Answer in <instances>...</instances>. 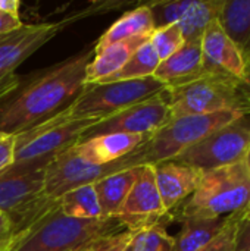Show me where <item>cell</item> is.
<instances>
[{
  "instance_id": "obj_14",
  "label": "cell",
  "mask_w": 250,
  "mask_h": 251,
  "mask_svg": "<svg viewBox=\"0 0 250 251\" xmlns=\"http://www.w3.org/2000/svg\"><path fill=\"white\" fill-rule=\"evenodd\" d=\"M224 0H174L147 3L155 28L178 24L184 40H200L206 26L220 15Z\"/></svg>"
},
{
  "instance_id": "obj_21",
  "label": "cell",
  "mask_w": 250,
  "mask_h": 251,
  "mask_svg": "<svg viewBox=\"0 0 250 251\" xmlns=\"http://www.w3.org/2000/svg\"><path fill=\"white\" fill-rule=\"evenodd\" d=\"M139 171L140 166L122 169L93 184L103 218H116L137 179Z\"/></svg>"
},
{
  "instance_id": "obj_27",
  "label": "cell",
  "mask_w": 250,
  "mask_h": 251,
  "mask_svg": "<svg viewBox=\"0 0 250 251\" xmlns=\"http://www.w3.org/2000/svg\"><path fill=\"white\" fill-rule=\"evenodd\" d=\"M133 251H172L174 237L167 232V225L159 224L137 232L131 243Z\"/></svg>"
},
{
  "instance_id": "obj_20",
  "label": "cell",
  "mask_w": 250,
  "mask_h": 251,
  "mask_svg": "<svg viewBox=\"0 0 250 251\" xmlns=\"http://www.w3.org/2000/svg\"><path fill=\"white\" fill-rule=\"evenodd\" d=\"M149 38L150 37H137L113 43L102 49L100 51L94 53L93 59L90 60L85 69V84L103 81L116 74L118 71H121L122 66L131 57V54Z\"/></svg>"
},
{
  "instance_id": "obj_36",
  "label": "cell",
  "mask_w": 250,
  "mask_h": 251,
  "mask_svg": "<svg viewBox=\"0 0 250 251\" xmlns=\"http://www.w3.org/2000/svg\"><path fill=\"white\" fill-rule=\"evenodd\" d=\"M243 221H250V201L248 203L246 209L243 210Z\"/></svg>"
},
{
  "instance_id": "obj_33",
  "label": "cell",
  "mask_w": 250,
  "mask_h": 251,
  "mask_svg": "<svg viewBox=\"0 0 250 251\" xmlns=\"http://www.w3.org/2000/svg\"><path fill=\"white\" fill-rule=\"evenodd\" d=\"M19 9H21L19 0H0V12L19 18Z\"/></svg>"
},
{
  "instance_id": "obj_31",
  "label": "cell",
  "mask_w": 250,
  "mask_h": 251,
  "mask_svg": "<svg viewBox=\"0 0 250 251\" xmlns=\"http://www.w3.org/2000/svg\"><path fill=\"white\" fill-rule=\"evenodd\" d=\"M234 251H250V221H242L236 234Z\"/></svg>"
},
{
  "instance_id": "obj_5",
  "label": "cell",
  "mask_w": 250,
  "mask_h": 251,
  "mask_svg": "<svg viewBox=\"0 0 250 251\" xmlns=\"http://www.w3.org/2000/svg\"><path fill=\"white\" fill-rule=\"evenodd\" d=\"M124 229L116 218L75 219L65 216L56 204L47 215L15 237L6 251H77L100 237Z\"/></svg>"
},
{
  "instance_id": "obj_38",
  "label": "cell",
  "mask_w": 250,
  "mask_h": 251,
  "mask_svg": "<svg viewBox=\"0 0 250 251\" xmlns=\"http://www.w3.org/2000/svg\"><path fill=\"white\" fill-rule=\"evenodd\" d=\"M125 251H133V249H131V244H130V246L127 247V250H125Z\"/></svg>"
},
{
  "instance_id": "obj_12",
  "label": "cell",
  "mask_w": 250,
  "mask_h": 251,
  "mask_svg": "<svg viewBox=\"0 0 250 251\" xmlns=\"http://www.w3.org/2000/svg\"><path fill=\"white\" fill-rule=\"evenodd\" d=\"M171 119L165 91L136 103L87 129L80 141L105 134H137L153 135Z\"/></svg>"
},
{
  "instance_id": "obj_32",
  "label": "cell",
  "mask_w": 250,
  "mask_h": 251,
  "mask_svg": "<svg viewBox=\"0 0 250 251\" xmlns=\"http://www.w3.org/2000/svg\"><path fill=\"white\" fill-rule=\"evenodd\" d=\"M22 24L24 22L21 21V18H15L4 12H0V35H4L7 32L18 29Z\"/></svg>"
},
{
  "instance_id": "obj_3",
  "label": "cell",
  "mask_w": 250,
  "mask_h": 251,
  "mask_svg": "<svg viewBox=\"0 0 250 251\" xmlns=\"http://www.w3.org/2000/svg\"><path fill=\"white\" fill-rule=\"evenodd\" d=\"M250 201V174L245 159L205 171L196 191L169 213L171 221L215 219L245 210Z\"/></svg>"
},
{
  "instance_id": "obj_17",
  "label": "cell",
  "mask_w": 250,
  "mask_h": 251,
  "mask_svg": "<svg viewBox=\"0 0 250 251\" xmlns=\"http://www.w3.org/2000/svg\"><path fill=\"white\" fill-rule=\"evenodd\" d=\"M152 135L137 134H105L78 141L72 150L85 162L94 165H108L118 162L140 146H143Z\"/></svg>"
},
{
  "instance_id": "obj_23",
  "label": "cell",
  "mask_w": 250,
  "mask_h": 251,
  "mask_svg": "<svg viewBox=\"0 0 250 251\" xmlns=\"http://www.w3.org/2000/svg\"><path fill=\"white\" fill-rule=\"evenodd\" d=\"M217 21L243 54L250 41V0H224Z\"/></svg>"
},
{
  "instance_id": "obj_11",
  "label": "cell",
  "mask_w": 250,
  "mask_h": 251,
  "mask_svg": "<svg viewBox=\"0 0 250 251\" xmlns=\"http://www.w3.org/2000/svg\"><path fill=\"white\" fill-rule=\"evenodd\" d=\"M68 19L60 22L22 24L18 29L0 35V97L13 88L19 79L16 68L49 40L57 35Z\"/></svg>"
},
{
  "instance_id": "obj_25",
  "label": "cell",
  "mask_w": 250,
  "mask_h": 251,
  "mask_svg": "<svg viewBox=\"0 0 250 251\" xmlns=\"http://www.w3.org/2000/svg\"><path fill=\"white\" fill-rule=\"evenodd\" d=\"M161 63V59L158 57L155 49L149 43H143L128 59V62L122 66L121 71L113 74L112 76L103 79L105 82L111 81H122V79H140V78H147L153 76L158 66ZM102 82V81H99Z\"/></svg>"
},
{
  "instance_id": "obj_7",
  "label": "cell",
  "mask_w": 250,
  "mask_h": 251,
  "mask_svg": "<svg viewBox=\"0 0 250 251\" xmlns=\"http://www.w3.org/2000/svg\"><path fill=\"white\" fill-rule=\"evenodd\" d=\"M165 90L167 85L155 76L85 84L83 93L68 110L74 118L103 121Z\"/></svg>"
},
{
  "instance_id": "obj_9",
  "label": "cell",
  "mask_w": 250,
  "mask_h": 251,
  "mask_svg": "<svg viewBox=\"0 0 250 251\" xmlns=\"http://www.w3.org/2000/svg\"><path fill=\"white\" fill-rule=\"evenodd\" d=\"M249 146L250 115H246L211 132L172 160L205 172L243 160Z\"/></svg>"
},
{
  "instance_id": "obj_34",
  "label": "cell",
  "mask_w": 250,
  "mask_h": 251,
  "mask_svg": "<svg viewBox=\"0 0 250 251\" xmlns=\"http://www.w3.org/2000/svg\"><path fill=\"white\" fill-rule=\"evenodd\" d=\"M243 59H245V63H246V69H248V75H249V81H250V41L248 49L245 50L243 53Z\"/></svg>"
},
{
  "instance_id": "obj_18",
  "label": "cell",
  "mask_w": 250,
  "mask_h": 251,
  "mask_svg": "<svg viewBox=\"0 0 250 251\" xmlns=\"http://www.w3.org/2000/svg\"><path fill=\"white\" fill-rule=\"evenodd\" d=\"M202 44L200 40L186 41L184 46L168 59L162 60L155 72V78L168 87L184 84L202 74Z\"/></svg>"
},
{
  "instance_id": "obj_10",
  "label": "cell",
  "mask_w": 250,
  "mask_h": 251,
  "mask_svg": "<svg viewBox=\"0 0 250 251\" xmlns=\"http://www.w3.org/2000/svg\"><path fill=\"white\" fill-rule=\"evenodd\" d=\"M43 182L44 171L0 176V212L10 221L13 238L56 207L43 199Z\"/></svg>"
},
{
  "instance_id": "obj_2",
  "label": "cell",
  "mask_w": 250,
  "mask_h": 251,
  "mask_svg": "<svg viewBox=\"0 0 250 251\" xmlns=\"http://www.w3.org/2000/svg\"><path fill=\"white\" fill-rule=\"evenodd\" d=\"M171 118L236 112L250 115V82L222 72L202 71L196 78L165 90Z\"/></svg>"
},
{
  "instance_id": "obj_1",
  "label": "cell",
  "mask_w": 250,
  "mask_h": 251,
  "mask_svg": "<svg viewBox=\"0 0 250 251\" xmlns=\"http://www.w3.org/2000/svg\"><path fill=\"white\" fill-rule=\"evenodd\" d=\"M94 46L52 66L19 75L13 88L0 97V132L18 135L66 112L85 85V69Z\"/></svg>"
},
{
  "instance_id": "obj_28",
  "label": "cell",
  "mask_w": 250,
  "mask_h": 251,
  "mask_svg": "<svg viewBox=\"0 0 250 251\" xmlns=\"http://www.w3.org/2000/svg\"><path fill=\"white\" fill-rule=\"evenodd\" d=\"M242 221H243V210L228 215L221 232L208 246H205L199 251H234L236 234Z\"/></svg>"
},
{
  "instance_id": "obj_35",
  "label": "cell",
  "mask_w": 250,
  "mask_h": 251,
  "mask_svg": "<svg viewBox=\"0 0 250 251\" xmlns=\"http://www.w3.org/2000/svg\"><path fill=\"white\" fill-rule=\"evenodd\" d=\"M12 240H13V237L12 238H1L0 240V251L7 250L9 246H10V243H12Z\"/></svg>"
},
{
  "instance_id": "obj_29",
  "label": "cell",
  "mask_w": 250,
  "mask_h": 251,
  "mask_svg": "<svg viewBox=\"0 0 250 251\" xmlns=\"http://www.w3.org/2000/svg\"><path fill=\"white\" fill-rule=\"evenodd\" d=\"M136 235H137V231L124 229L112 235L100 237L77 251H125L127 247L133 243Z\"/></svg>"
},
{
  "instance_id": "obj_8",
  "label": "cell",
  "mask_w": 250,
  "mask_h": 251,
  "mask_svg": "<svg viewBox=\"0 0 250 251\" xmlns=\"http://www.w3.org/2000/svg\"><path fill=\"white\" fill-rule=\"evenodd\" d=\"M143 165L144 162L139 149L118 162L108 165H94L81 159L71 147L69 150L57 156L44 169L41 196L50 203H57L59 197L69 190L87 184H94L113 172Z\"/></svg>"
},
{
  "instance_id": "obj_37",
  "label": "cell",
  "mask_w": 250,
  "mask_h": 251,
  "mask_svg": "<svg viewBox=\"0 0 250 251\" xmlns=\"http://www.w3.org/2000/svg\"><path fill=\"white\" fill-rule=\"evenodd\" d=\"M245 163H246V166H248V171H249V174H250V146H249V149H248V153H246V156H245Z\"/></svg>"
},
{
  "instance_id": "obj_26",
  "label": "cell",
  "mask_w": 250,
  "mask_h": 251,
  "mask_svg": "<svg viewBox=\"0 0 250 251\" xmlns=\"http://www.w3.org/2000/svg\"><path fill=\"white\" fill-rule=\"evenodd\" d=\"M149 43L152 44L158 57L162 62L168 59L169 56H172L175 51H178L184 46L186 40H184L180 25L169 24L161 28H155V31L152 32L149 38Z\"/></svg>"
},
{
  "instance_id": "obj_24",
  "label": "cell",
  "mask_w": 250,
  "mask_h": 251,
  "mask_svg": "<svg viewBox=\"0 0 250 251\" xmlns=\"http://www.w3.org/2000/svg\"><path fill=\"white\" fill-rule=\"evenodd\" d=\"M57 209L65 216L75 219L103 218L93 184L81 185L62 194L57 200Z\"/></svg>"
},
{
  "instance_id": "obj_6",
  "label": "cell",
  "mask_w": 250,
  "mask_h": 251,
  "mask_svg": "<svg viewBox=\"0 0 250 251\" xmlns=\"http://www.w3.org/2000/svg\"><path fill=\"white\" fill-rule=\"evenodd\" d=\"M246 116L236 112L171 118L143 146L139 147L144 165L168 162L208 137L211 132Z\"/></svg>"
},
{
  "instance_id": "obj_4",
  "label": "cell",
  "mask_w": 250,
  "mask_h": 251,
  "mask_svg": "<svg viewBox=\"0 0 250 251\" xmlns=\"http://www.w3.org/2000/svg\"><path fill=\"white\" fill-rule=\"evenodd\" d=\"M97 122L100 121L74 118L66 110L29 131L15 135L13 163L0 176L44 171L57 156L74 147L81 135Z\"/></svg>"
},
{
  "instance_id": "obj_19",
  "label": "cell",
  "mask_w": 250,
  "mask_h": 251,
  "mask_svg": "<svg viewBox=\"0 0 250 251\" xmlns=\"http://www.w3.org/2000/svg\"><path fill=\"white\" fill-rule=\"evenodd\" d=\"M155 31V24L152 18L150 7L146 4H140L136 9L124 12L119 19H116L93 44L94 53L108 47L109 44L137 38V37H150Z\"/></svg>"
},
{
  "instance_id": "obj_13",
  "label": "cell",
  "mask_w": 250,
  "mask_h": 251,
  "mask_svg": "<svg viewBox=\"0 0 250 251\" xmlns=\"http://www.w3.org/2000/svg\"><path fill=\"white\" fill-rule=\"evenodd\" d=\"M116 219L128 231H141L159 224L168 225L171 221L165 212L156 185L153 165L140 166L137 179L122 204Z\"/></svg>"
},
{
  "instance_id": "obj_16",
  "label": "cell",
  "mask_w": 250,
  "mask_h": 251,
  "mask_svg": "<svg viewBox=\"0 0 250 251\" xmlns=\"http://www.w3.org/2000/svg\"><path fill=\"white\" fill-rule=\"evenodd\" d=\"M153 169L159 196L168 215L196 191L203 175V171L174 160L156 163Z\"/></svg>"
},
{
  "instance_id": "obj_22",
  "label": "cell",
  "mask_w": 250,
  "mask_h": 251,
  "mask_svg": "<svg viewBox=\"0 0 250 251\" xmlns=\"http://www.w3.org/2000/svg\"><path fill=\"white\" fill-rule=\"evenodd\" d=\"M225 218L203 219V218H189L181 221V231L174 237L172 251H199L208 246L224 228Z\"/></svg>"
},
{
  "instance_id": "obj_15",
  "label": "cell",
  "mask_w": 250,
  "mask_h": 251,
  "mask_svg": "<svg viewBox=\"0 0 250 251\" xmlns=\"http://www.w3.org/2000/svg\"><path fill=\"white\" fill-rule=\"evenodd\" d=\"M202 44V71L222 72L242 81H249L246 63L239 47L227 37L218 21H212L200 38Z\"/></svg>"
},
{
  "instance_id": "obj_30",
  "label": "cell",
  "mask_w": 250,
  "mask_h": 251,
  "mask_svg": "<svg viewBox=\"0 0 250 251\" xmlns=\"http://www.w3.org/2000/svg\"><path fill=\"white\" fill-rule=\"evenodd\" d=\"M15 135L0 132V175L13 163L15 159Z\"/></svg>"
}]
</instances>
